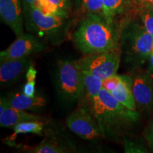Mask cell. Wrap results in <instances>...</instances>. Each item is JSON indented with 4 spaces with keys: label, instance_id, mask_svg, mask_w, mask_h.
<instances>
[{
    "label": "cell",
    "instance_id": "ffe728a7",
    "mask_svg": "<svg viewBox=\"0 0 153 153\" xmlns=\"http://www.w3.org/2000/svg\"><path fill=\"white\" fill-rule=\"evenodd\" d=\"M87 14H93L104 17V0H87L81 6Z\"/></svg>",
    "mask_w": 153,
    "mask_h": 153
},
{
    "label": "cell",
    "instance_id": "83f0119b",
    "mask_svg": "<svg viewBox=\"0 0 153 153\" xmlns=\"http://www.w3.org/2000/svg\"><path fill=\"white\" fill-rule=\"evenodd\" d=\"M38 1V0H22L23 9H26L30 7V6L36 5Z\"/></svg>",
    "mask_w": 153,
    "mask_h": 153
},
{
    "label": "cell",
    "instance_id": "4316f807",
    "mask_svg": "<svg viewBox=\"0 0 153 153\" xmlns=\"http://www.w3.org/2000/svg\"><path fill=\"white\" fill-rule=\"evenodd\" d=\"M147 72L150 74L152 79H153V54L150 53V57L148 59V66L147 69Z\"/></svg>",
    "mask_w": 153,
    "mask_h": 153
},
{
    "label": "cell",
    "instance_id": "f546056e",
    "mask_svg": "<svg viewBox=\"0 0 153 153\" xmlns=\"http://www.w3.org/2000/svg\"><path fill=\"white\" fill-rule=\"evenodd\" d=\"M78 1H79V3L80 4V5H82V4H83L84 3H85V1H87V0H78Z\"/></svg>",
    "mask_w": 153,
    "mask_h": 153
},
{
    "label": "cell",
    "instance_id": "2e32d148",
    "mask_svg": "<svg viewBox=\"0 0 153 153\" xmlns=\"http://www.w3.org/2000/svg\"><path fill=\"white\" fill-rule=\"evenodd\" d=\"M128 6V0H104V17L108 24H113L115 18L122 14Z\"/></svg>",
    "mask_w": 153,
    "mask_h": 153
},
{
    "label": "cell",
    "instance_id": "277c9868",
    "mask_svg": "<svg viewBox=\"0 0 153 153\" xmlns=\"http://www.w3.org/2000/svg\"><path fill=\"white\" fill-rule=\"evenodd\" d=\"M55 87L57 96L65 104L79 101L83 91L82 72L75 61L59 60L55 70Z\"/></svg>",
    "mask_w": 153,
    "mask_h": 153
},
{
    "label": "cell",
    "instance_id": "e0dca14e",
    "mask_svg": "<svg viewBox=\"0 0 153 153\" xmlns=\"http://www.w3.org/2000/svg\"><path fill=\"white\" fill-rule=\"evenodd\" d=\"M44 128V122L43 120H30L17 123L11 128L14 131V135L19 134L33 133L36 135H41Z\"/></svg>",
    "mask_w": 153,
    "mask_h": 153
},
{
    "label": "cell",
    "instance_id": "ac0fdd59",
    "mask_svg": "<svg viewBox=\"0 0 153 153\" xmlns=\"http://www.w3.org/2000/svg\"><path fill=\"white\" fill-rule=\"evenodd\" d=\"M67 150L56 141L48 140H44L39 145L26 149V152L32 153H62L68 152Z\"/></svg>",
    "mask_w": 153,
    "mask_h": 153
},
{
    "label": "cell",
    "instance_id": "d4e9b609",
    "mask_svg": "<svg viewBox=\"0 0 153 153\" xmlns=\"http://www.w3.org/2000/svg\"><path fill=\"white\" fill-rule=\"evenodd\" d=\"M35 87L36 82H27L23 89V93L29 97H34L36 91Z\"/></svg>",
    "mask_w": 153,
    "mask_h": 153
},
{
    "label": "cell",
    "instance_id": "3957f363",
    "mask_svg": "<svg viewBox=\"0 0 153 153\" xmlns=\"http://www.w3.org/2000/svg\"><path fill=\"white\" fill-rule=\"evenodd\" d=\"M120 48L128 64L138 68L149 59L153 46V36L141 24L131 23L121 30Z\"/></svg>",
    "mask_w": 153,
    "mask_h": 153
},
{
    "label": "cell",
    "instance_id": "6da1fadb",
    "mask_svg": "<svg viewBox=\"0 0 153 153\" xmlns=\"http://www.w3.org/2000/svg\"><path fill=\"white\" fill-rule=\"evenodd\" d=\"M89 109L100 128L102 137L116 140L139 120L137 111L120 104L109 91L102 87Z\"/></svg>",
    "mask_w": 153,
    "mask_h": 153
},
{
    "label": "cell",
    "instance_id": "52a82bcc",
    "mask_svg": "<svg viewBox=\"0 0 153 153\" xmlns=\"http://www.w3.org/2000/svg\"><path fill=\"white\" fill-rule=\"evenodd\" d=\"M66 123L72 133L85 140H93L102 137L92 113L83 105H80L68 115Z\"/></svg>",
    "mask_w": 153,
    "mask_h": 153
},
{
    "label": "cell",
    "instance_id": "7402d4cb",
    "mask_svg": "<svg viewBox=\"0 0 153 153\" xmlns=\"http://www.w3.org/2000/svg\"><path fill=\"white\" fill-rule=\"evenodd\" d=\"M123 148L125 152H146V149L142 145L123 137Z\"/></svg>",
    "mask_w": 153,
    "mask_h": 153
},
{
    "label": "cell",
    "instance_id": "9a60e30c",
    "mask_svg": "<svg viewBox=\"0 0 153 153\" xmlns=\"http://www.w3.org/2000/svg\"><path fill=\"white\" fill-rule=\"evenodd\" d=\"M82 72L83 76V91L79 100L83 99L85 104L82 105L89 108L92 101L98 97L102 89V80L88 72Z\"/></svg>",
    "mask_w": 153,
    "mask_h": 153
},
{
    "label": "cell",
    "instance_id": "4dcf8cb0",
    "mask_svg": "<svg viewBox=\"0 0 153 153\" xmlns=\"http://www.w3.org/2000/svg\"><path fill=\"white\" fill-rule=\"evenodd\" d=\"M151 53H152V54H153V46H152V52H151Z\"/></svg>",
    "mask_w": 153,
    "mask_h": 153
},
{
    "label": "cell",
    "instance_id": "4fadbf2b",
    "mask_svg": "<svg viewBox=\"0 0 153 153\" xmlns=\"http://www.w3.org/2000/svg\"><path fill=\"white\" fill-rule=\"evenodd\" d=\"M30 120H43V118L37 115L29 114L26 111L19 110L8 106L4 111L0 114V126L11 128L17 123Z\"/></svg>",
    "mask_w": 153,
    "mask_h": 153
},
{
    "label": "cell",
    "instance_id": "7c38bea8",
    "mask_svg": "<svg viewBox=\"0 0 153 153\" xmlns=\"http://www.w3.org/2000/svg\"><path fill=\"white\" fill-rule=\"evenodd\" d=\"M9 105L15 108L23 111H37L47 104L45 98L40 96L29 97L23 94H10L6 96Z\"/></svg>",
    "mask_w": 153,
    "mask_h": 153
},
{
    "label": "cell",
    "instance_id": "cb8c5ba5",
    "mask_svg": "<svg viewBox=\"0 0 153 153\" xmlns=\"http://www.w3.org/2000/svg\"><path fill=\"white\" fill-rule=\"evenodd\" d=\"M145 136L148 145L152 150H153V118L146 128Z\"/></svg>",
    "mask_w": 153,
    "mask_h": 153
},
{
    "label": "cell",
    "instance_id": "5b68a950",
    "mask_svg": "<svg viewBox=\"0 0 153 153\" xmlns=\"http://www.w3.org/2000/svg\"><path fill=\"white\" fill-rule=\"evenodd\" d=\"M24 14L26 29L40 38H54L60 34L68 17V15L48 11L35 5L24 9Z\"/></svg>",
    "mask_w": 153,
    "mask_h": 153
},
{
    "label": "cell",
    "instance_id": "8992f818",
    "mask_svg": "<svg viewBox=\"0 0 153 153\" xmlns=\"http://www.w3.org/2000/svg\"><path fill=\"white\" fill-rule=\"evenodd\" d=\"M121 51L120 47L106 52L86 55L74 60L80 70L104 80L114 75L119 68Z\"/></svg>",
    "mask_w": 153,
    "mask_h": 153
},
{
    "label": "cell",
    "instance_id": "7a4b0ae2",
    "mask_svg": "<svg viewBox=\"0 0 153 153\" xmlns=\"http://www.w3.org/2000/svg\"><path fill=\"white\" fill-rule=\"evenodd\" d=\"M120 33L103 17L87 14L74 32L72 41L85 55L106 52L120 47Z\"/></svg>",
    "mask_w": 153,
    "mask_h": 153
},
{
    "label": "cell",
    "instance_id": "5bb4252c",
    "mask_svg": "<svg viewBox=\"0 0 153 153\" xmlns=\"http://www.w3.org/2000/svg\"><path fill=\"white\" fill-rule=\"evenodd\" d=\"M132 83L131 76L122 75L121 82L110 93L120 104L132 111H137L136 102L132 90Z\"/></svg>",
    "mask_w": 153,
    "mask_h": 153
},
{
    "label": "cell",
    "instance_id": "d6986e66",
    "mask_svg": "<svg viewBox=\"0 0 153 153\" xmlns=\"http://www.w3.org/2000/svg\"><path fill=\"white\" fill-rule=\"evenodd\" d=\"M140 19L145 30L153 36V7L140 6Z\"/></svg>",
    "mask_w": 153,
    "mask_h": 153
},
{
    "label": "cell",
    "instance_id": "603a6c76",
    "mask_svg": "<svg viewBox=\"0 0 153 153\" xmlns=\"http://www.w3.org/2000/svg\"><path fill=\"white\" fill-rule=\"evenodd\" d=\"M121 80L122 75H118V74H116L114 75L111 76L109 77L102 80V87L111 92L117 87L118 84L121 82Z\"/></svg>",
    "mask_w": 153,
    "mask_h": 153
},
{
    "label": "cell",
    "instance_id": "9c48e42d",
    "mask_svg": "<svg viewBox=\"0 0 153 153\" xmlns=\"http://www.w3.org/2000/svg\"><path fill=\"white\" fill-rule=\"evenodd\" d=\"M132 77V90L137 108L149 111L153 106V79L146 71H138Z\"/></svg>",
    "mask_w": 153,
    "mask_h": 153
},
{
    "label": "cell",
    "instance_id": "484cf974",
    "mask_svg": "<svg viewBox=\"0 0 153 153\" xmlns=\"http://www.w3.org/2000/svg\"><path fill=\"white\" fill-rule=\"evenodd\" d=\"M36 75H37V70L34 68L33 65H31L28 68L27 72L26 74V81L27 82H36Z\"/></svg>",
    "mask_w": 153,
    "mask_h": 153
},
{
    "label": "cell",
    "instance_id": "8fae6325",
    "mask_svg": "<svg viewBox=\"0 0 153 153\" xmlns=\"http://www.w3.org/2000/svg\"><path fill=\"white\" fill-rule=\"evenodd\" d=\"M31 65L32 60L30 56L1 62L0 82L1 87L16 83L20 78L26 75Z\"/></svg>",
    "mask_w": 153,
    "mask_h": 153
},
{
    "label": "cell",
    "instance_id": "ba28073f",
    "mask_svg": "<svg viewBox=\"0 0 153 153\" xmlns=\"http://www.w3.org/2000/svg\"><path fill=\"white\" fill-rule=\"evenodd\" d=\"M43 49V42L36 36L30 33H24L17 36L16 39L7 49L1 51L0 62L30 56Z\"/></svg>",
    "mask_w": 153,
    "mask_h": 153
},
{
    "label": "cell",
    "instance_id": "44dd1931",
    "mask_svg": "<svg viewBox=\"0 0 153 153\" xmlns=\"http://www.w3.org/2000/svg\"><path fill=\"white\" fill-rule=\"evenodd\" d=\"M57 11L68 15L72 5V0H48Z\"/></svg>",
    "mask_w": 153,
    "mask_h": 153
},
{
    "label": "cell",
    "instance_id": "f1b7e54d",
    "mask_svg": "<svg viewBox=\"0 0 153 153\" xmlns=\"http://www.w3.org/2000/svg\"><path fill=\"white\" fill-rule=\"evenodd\" d=\"M140 6H150L153 7V0H136Z\"/></svg>",
    "mask_w": 153,
    "mask_h": 153
},
{
    "label": "cell",
    "instance_id": "30bf717a",
    "mask_svg": "<svg viewBox=\"0 0 153 153\" xmlns=\"http://www.w3.org/2000/svg\"><path fill=\"white\" fill-rule=\"evenodd\" d=\"M0 16L16 37L24 33V14L22 0H0Z\"/></svg>",
    "mask_w": 153,
    "mask_h": 153
}]
</instances>
